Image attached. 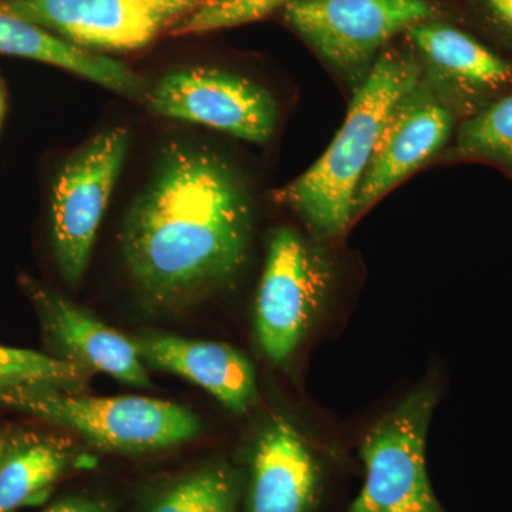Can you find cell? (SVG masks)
<instances>
[{"mask_svg":"<svg viewBox=\"0 0 512 512\" xmlns=\"http://www.w3.org/2000/svg\"><path fill=\"white\" fill-rule=\"evenodd\" d=\"M319 481L311 448L291 424L275 421L252 456L249 512H311Z\"/></svg>","mask_w":512,"mask_h":512,"instance_id":"13","label":"cell"},{"mask_svg":"<svg viewBox=\"0 0 512 512\" xmlns=\"http://www.w3.org/2000/svg\"><path fill=\"white\" fill-rule=\"evenodd\" d=\"M457 150L464 157L495 161L512 173V93L488 103L461 124Z\"/></svg>","mask_w":512,"mask_h":512,"instance_id":"18","label":"cell"},{"mask_svg":"<svg viewBox=\"0 0 512 512\" xmlns=\"http://www.w3.org/2000/svg\"><path fill=\"white\" fill-rule=\"evenodd\" d=\"M202 0H10L16 15L84 50L130 52L150 45Z\"/></svg>","mask_w":512,"mask_h":512,"instance_id":"7","label":"cell"},{"mask_svg":"<svg viewBox=\"0 0 512 512\" xmlns=\"http://www.w3.org/2000/svg\"><path fill=\"white\" fill-rule=\"evenodd\" d=\"M92 372L33 350L0 346V390L19 386H50L79 392Z\"/></svg>","mask_w":512,"mask_h":512,"instance_id":"19","label":"cell"},{"mask_svg":"<svg viewBox=\"0 0 512 512\" xmlns=\"http://www.w3.org/2000/svg\"><path fill=\"white\" fill-rule=\"evenodd\" d=\"M453 114L419 86L393 110L356 192L355 215L387 194L446 144Z\"/></svg>","mask_w":512,"mask_h":512,"instance_id":"10","label":"cell"},{"mask_svg":"<svg viewBox=\"0 0 512 512\" xmlns=\"http://www.w3.org/2000/svg\"><path fill=\"white\" fill-rule=\"evenodd\" d=\"M29 295L35 302L47 338L62 355L60 359L92 373H107L126 384L150 386L146 363L133 339L104 325L92 313L59 293L29 284Z\"/></svg>","mask_w":512,"mask_h":512,"instance_id":"11","label":"cell"},{"mask_svg":"<svg viewBox=\"0 0 512 512\" xmlns=\"http://www.w3.org/2000/svg\"><path fill=\"white\" fill-rule=\"evenodd\" d=\"M421 70L412 57L384 52L353 96L348 116L328 150L301 177L278 192L322 237H336L355 215L362 183L377 143L393 110L420 84Z\"/></svg>","mask_w":512,"mask_h":512,"instance_id":"2","label":"cell"},{"mask_svg":"<svg viewBox=\"0 0 512 512\" xmlns=\"http://www.w3.org/2000/svg\"><path fill=\"white\" fill-rule=\"evenodd\" d=\"M238 478L228 466L192 471L165 488L144 512H237Z\"/></svg>","mask_w":512,"mask_h":512,"instance_id":"17","label":"cell"},{"mask_svg":"<svg viewBox=\"0 0 512 512\" xmlns=\"http://www.w3.org/2000/svg\"><path fill=\"white\" fill-rule=\"evenodd\" d=\"M0 402L120 453L177 446L201 430L190 410L150 397H83L56 387L19 386L0 390Z\"/></svg>","mask_w":512,"mask_h":512,"instance_id":"3","label":"cell"},{"mask_svg":"<svg viewBox=\"0 0 512 512\" xmlns=\"http://www.w3.org/2000/svg\"><path fill=\"white\" fill-rule=\"evenodd\" d=\"M2 113H3V99H2V94H0V119H2Z\"/></svg>","mask_w":512,"mask_h":512,"instance_id":"24","label":"cell"},{"mask_svg":"<svg viewBox=\"0 0 512 512\" xmlns=\"http://www.w3.org/2000/svg\"><path fill=\"white\" fill-rule=\"evenodd\" d=\"M426 0H293L286 19L326 62L352 74L389 40L433 18Z\"/></svg>","mask_w":512,"mask_h":512,"instance_id":"6","label":"cell"},{"mask_svg":"<svg viewBox=\"0 0 512 512\" xmlns=\"http://www.w3.org/2000/svg\"><path fill=\"white\" fill-rule=\"evenodd\" d=\"M5 453H6L5 440H3V437L0 436V463H2L3 456H5Z\"/></svg>","mask_w":512,"mask_h":512,"instance_id":"23","label":"cell"},{"mask_svg":"<svg viewBox=\"0 0 512 512\" xmlns=\"http://www.w3.org/2000/svg\"><path fill=\"white\" fill-rule=\"evenodd\" d=\"M407 33L424 59L456 87L468 109H483L485 97L512 86L510 60L463 30L424 22Z\"/></svg>","mask_w":512,"mask_h":512,"instance_id":"14","label":"cell"},{"mask_svg":"<svg viewBox=\"0 0 512 512\" xmlns=\"http://www.w3.org/2000/svg\"><path fill=\"white\" fill-rule=\"evenodd\" d=\"M144 363L198 384L234 413H245L256 402L255 369L232 346L173 335L133 339Z\"/></svg>","mask_w":512,"mask_h":512,"instance_id":"12","label":"cell"},{"mask_svg":"<svg viewBox=\"0 0 512 512\" xmlns=\"http://www.w3.org/2000/svg\"><path fill=\"white\" fill-rule=\"evenodd\" d=\"M0 55L23 57L60 67L120 96L140 99L143 80L126 64L97 56L66 42L0 3Z\"/></svg>","mask_w":512,"mask_h":512,"instance_id":"15","label":"cell"},{"mask_svg":"<svg viewBox=\"0 0 512 512\" xmlns=\"http://www.w3.org/2000/svg\"><path fill=\"white\" fill-rule=\"evenodd\" d=\"M326 284L319 256L292 229H276L255 303L256 335L269 359L284 362L298 348L319 311Z\"/></svg>","mask_w":512,"mask_h":512,"instance_id":"8","label":"cell"},{"mask_svg":"<svg viewBox=\"0 0 512 512\" xmlns=\"http://www.w3.org/2000/svg\"><path fill=\"white\" fill-rule=\"evenodd\" d=\"M128 147L127 128H109L76 151L57 174L50 222L57 265L69 285L79 284L89 265Z\"/></svg>","mask_w":512,"mask_h":512,"instance_id":"5","label":"cell"},{"mask_svg":"<svg viewBox=\"0 0 512 512\" xmlns=\"http://www.w3.org/2000/svg\"><path fill=\"white\" fill-rule=\"evenodd\" d=\"M293 0H202L173 26L177 36L204 35L266 18Z\"/></svg>","mask_w":512,"mask_h":512,"instance_id":"20","label":"cell"},{"mask_svg":"<svg viewBox=\"0 0 512 512\" xmlns=\"http://www.w3.org/2000/svg\"><path fill=\"white\" fill-rule=\"evenodd\" d=\"M249 239L251 207L237 175L211 151L173 144L127 212L121 249L148 305L174 309L235 278Z\"/></svg>","mask_w":512,"mask_h":512,"instance_id":"1","label":"cell"},{"mask_svg":"<svg viewBox=\"0 0 512 512\" xmlns=\"http://www.w3.org/2000/svg\"><path fill=\"white\" fill-rule=\"evenodd\" d=\"M42 512H113V505L103 498L69 497L50 505Z\"/></svg>","mask_w":512,"mask_h":512,"instance_id":"21","label":"cell"},{"mask_svg":"<svg viewBox=\"0 0 512 512\" xmlns=\"http://www.w3.org/2000/svg\"><path fill=\"white\" fill-rule=\"evenodd\" d=\"M69 461V453L49 441H33L5 453L0 463V512H15L45 498Z\"/></svg>","mask_w":512,"mask_h":512,"instance_id":"16","label":"cell"},{"mask_svg":"<svg viewBox=\"0 0 512 512\" xmlns=\"http://www.w3.org/2000/svg\"><path fill=\"white\" fill-rule=\"evenodd\" d=\"M436 403V387H417L367 431L360 450L365 484L345 512H446L426 464Z\"/></svg>","mask_w":512,"mask_h":512,"instance_id":"4","label":"cell"},{"mask_svg":"<svg viewBox=\"0 0 512 512\" xmlns=\"http://www.w3.org/2000/svg\"><path fill=\"white\" fill-rule=\"evenodd\" d=\"M495 19L512 33V0H484Z\"/></svg>","mask_w":512,"mask_h":512,"instance_id":"22","label":"cell"},{"mask_svg":"<svg viewBox=\"0 0 512 512\" xmlns=\"http://www.w3.org/2000/svg\"><path fill=\"white\" fill-rule=\"evenodd\" d=\"M158 116L200 124L265 144L276 124L271 94L247 79L214 69L191 67L168 73L146 93Z\"/></svg>","mask_w":512,"mask_h":512,"instance_id":"9","label":"cell"}]
</instances>
